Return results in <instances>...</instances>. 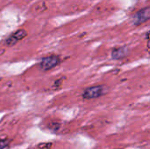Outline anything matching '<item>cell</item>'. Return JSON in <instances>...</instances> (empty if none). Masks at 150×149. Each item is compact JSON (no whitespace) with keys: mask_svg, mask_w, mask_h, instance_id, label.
<instances>
[{"mask_svg":"<svg viewBox=\"0 0 150 149\" xmlns=\"http://www.w3.org/2000/svg\"><path fill=\"white\" fill-rule=\"evenodd\" d=\"M59 62H60V59L58 56H55V55L47 56L41 61L40 68L43 70H49V69L54 68L55 66H57Z\"/></svg>","mask_w":150,"mask_h":149,"instance_id":"cell-2","label":"cell"},{"mask_svg":"<svg viewBox=\"0 0 150 149\" xmlns=\"http://www.w3.org/2000/svg\"><path fill=\"white\" fill-rule=\"evenodd\" d=\"M25 35H26V32H25L24 29H20V30L17 31L16 32H14V33L7 40L6 43H7V45H10V46L14 45V44L17 43L18 40H22L24 37H25Z\"/></svg>","mask_w":150,"mask_h":149,"instance_id":"cell-4","label":"cell"},{"mask_svg":"<svg viewBox=\"0 0 150 149\" xmlns=\"http://www.w3.org/2000/svg\"><path fill=\"white\" fill-rule=\"evenodd\" d=\"M108 89L107 87L104 85H98V86H93L90 87L87 90H84L83 97L85 99H93V98H98L103 95H105L107 92Z\"/></svg>","mask_w":150,"mask_h":149,"instance_id":"cell-1","label":"cell"},{"mask_svg":"<svg viewBox=\"0 0 150 149\" xmlns=\"http://www.w3.org/2000/svg\"><path fill=\"white\" fill-rule=\"evenodd\" d=\"M150 9L149 7H146L140 11H138L134 16V23L135 25H141L147 21L149 18Z\"/></svg>","mask_w":150,"mask_h":149,"instance_id":"cell-3","label":"cell"},{"mask_svg":"<svg viewBox=\"0 0 150 149\" xmlns=\"http://www.w3.org/2000/svg\"><path fill=\"white\" fill-rule=\"evenodd\" d=\"M6 146H7V141H0V149H4Z\"/></svg>","mask_w":150,"mask_h":149,"instance_id":"cell-6","label":"cell"},{"mask_svg":"<svg viewBox=\"0 0 150 149\" xmlns=\"http://www.w3.org/2000/svg\"><path fill=\"white\" fill-rule=\"evenodd\" d=\"M128 54V49L127 47H120L112 52V57L114 59H121Z\"/></svg>","mask_w":150,"mask_h":149,"instance_id":"cell-5","label":"cell"}]
</instances>
